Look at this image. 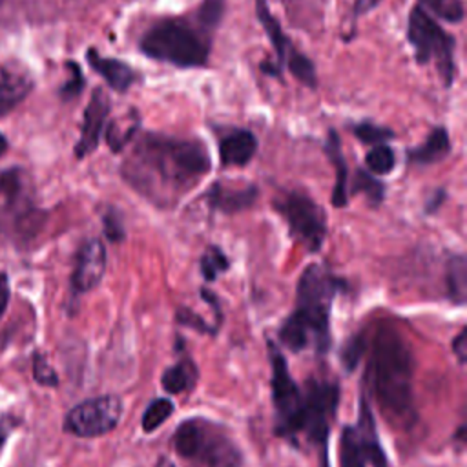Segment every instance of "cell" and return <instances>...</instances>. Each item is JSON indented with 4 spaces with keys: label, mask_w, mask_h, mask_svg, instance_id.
<instances>
[{
    "label": "cell",
    "mask_w": 467,
    "mask_h": 467,
    "mask_svg": "<svg viewBox=\"0 0 467 467\" xmlns=\"http://www.w3.org/2000/svg\"><path fill=\"white\" fill-rule=\"evenodd\" d=\"M155 467H175V463H173L170 458L162 456V458L157 460V465H155Z\"/></svg>",
    "instance_id": "cell-39"
},
{
    "label": "cell",
    "mask_w": 467,
    "mask_h": 467,
    "mask_svg": "<svg viewBox=\"0 0 467 467\" xmlns=\"http://www.w3.org/2000/svg\"><path fill=\"white\" fill-rule=\"evenodd\" d=\"M343 281L325 265H308L296 290V308L279 328V341L292 352L312 348L325 352L330 345V312Z\"/></svg>",
    "instance_id": "cell-3"
},
{
    "label": "cell",
    "mask_w": 467,
    "mask_h": 467,
    "mask_svg": "<svg viewBox=\"0 0 467 467\" xmlns=\"http://www.w3.org/2000/svg\"><path fill=\"white\" fill-rule=\"evenodd\" d=\"M255 13H257V18L265 29V33L268 35V40L275 51V64L277 67H285L286 60L297 51L294 47V44L288 40V36L285 35L281 24L277 22V18L270 13L268 9V4L266 0H255Z\"/></svg>",
    "instance_id": "cell-19"
},
{
    "label": "cell",
    "mask_w": 467,
    "mask_h": 467,
    "mask_svg": "<svg viewBox=\"0 0 467 467\" xmlns=\"http://www.w3.org/2000/svg\"><path fill=\"white\" fill-rule=\"evenodd\" d=\"M418 5L423 11H431L434 16L451 24H458L465 16L462 0H418Z\"/></svg>",
    "instance_id": "cell-26"
},
{
    "label": "cell",
    "mask_w": 467,
    "mask_h": 467,
    "mask_svg": "<svg viewBox=\"0 0 467 467\" xmlns=\"http://www.w3.org/2000/svg\"><path fill=\"white\" fill-rule=\"evenodd\" d=\"M301 390L303 412L299 436H305L308 443L321 447L325 454L330 421L337 410L339 387L330 379H308Z\"/></svg>",
    "instance_id": "cell-9"
},
{
    "label": "cell",
    "mask_w": 467,
    "mask_h": 467,
    "mask_svg": "<svg viewBox=\"0 0 467 467\" xmlns=\"http://www.w3.org/2000/svg\"><path fill=\"white\" fill-rule=\"evenodd\" d=\"M66 67H67V71H69V77H67V80L60 86L58 95H60L62 100H73L75 97H78V95L82 93L86 82H84L82 69H80V66H78L77 62H71V60H69V62L66 64Z\"/></svg>",
    "instance_id": "cell-30"
},
{
    "label": "cell",
    "mask_w": 467,
    "mask_h": 467,
    "mask_svg": "<svg viewBox=\"0 0 467 467\" xmlns=\"http://www.w3.org/2000/svg\"><path fill=\"white\" fill-rule=\"evenodd\" d=\"M387 467V458L379 445L374 416L365 398L359 401L356 425H347L339 438V467Z\"/></svg>",
    "instance_id": "cell-11"
},
{
    "label": "cell",
    "mask_w": 467,
    "mask_h": 467,
    "mask_svg": "<svg viewBox=\"0 0 467 467\" xmlns=\"http://www.w3.org/2000/svg\"><path fill=\"white\" fill-rule=\"evenodd\" d=\"M451 151V140H449V133L445 128H434L425 142H421L418 148H412L407 151V161L412 164H420V166H427V164H434L438 161H441L443 157H447V153Z\"/></svg>",
    "instance_id": "cell-21"
},
{
    "label": "cell",
    "mask_w": 467,
    "mask_h": 467,
    "mask_svg": "<svg viewBox=\"0 0 467 467\" xmlns=\"http://www.w3.org/2000/svg\"><path fill=\"white\" fill-rule=\"evenodd\" d=\"M445 285L449 299L456 305L465 303L467 296V259L462 254L449 257L445 266Z\"/></svg>",
    "instance_id": "cell-24"
},
{
    "label": "cell",
    "mask_w": 467,
    "mask_h": 467,
    "mask_svg": "<svg viewBox=\"0 0 467 467\" xmlns=\"http://www.w3.org/2000/svg\"><path fill=\"white\" fill-rule=\"evenodd\" d=\"M228 266L230 261L219 246H208L201 257V274L206 281H215L219 274L228 270Z\"/></svg>",
    "instance_id": "cell-28"
},
{
    "label": "cell",
    "mask_w": 467,
    "mask_h": 467,
    "mask_svg": "<svg viewBox=\"0 0 467 467\" xmlns=\"http://www.w3.org/2000/svg\"><path fill=\"white\" fill-rule=\"evenodd\" d=\"M257 151V139L250 130H234L219 142V159L223 166H244Z\"/></svg>",
    "instance_id": "cell-17"
},
{
    "label": "cell",
    "mask_w": 467,
    "mask_h": 467,
    "mask_svg": "<svg viewBox=\"0 0 467 467\" xmlns=\"http://www.w3.org/2000/svg\"><path fill=\"white\" fill-rule=\"evenodd\" d=\"M44 212L36 206L29 181L22 168L0 173V237L13 244L29 243L44 224Z\"/></svg>",
    "instance_id": "cell-5"
},
{
    "label": "cell",
    "mask_w": 467,
    "mask_h": 467,
    "mask_svg": "<svg viewBox=\"0 0 467 467\" xmlns=\"http://www.w3.org/2000/svg\"><path fill=\"white\" fill-rule=\"evenodd\" d=\"M139 124H140V119L135 109H130L124 117L111 120L106 126V144L109 146V150L115 153L124 150L133 140L139 130Z\"/></svg>",
    "instance_id": "cell-23"
},
{
    "label": "cell",
    "mask_w": 467,
    "mask_h": 467,
    "mask_svg": "<svg viewBox=\"0 0 467 467\" xmlns=\"http://www.w3.org/2000/svg\"><path fill=\"white\" fill-rule=\"evenodd\" d=\"M452 350H454V354L458 356L460 363H463V361H465V350H467V345H465V330H462V332L454 337V341H452Z\"/></svg>",
    "instance_id": "cell-36"
},
{
    "label": "cell",
    "mask_w": 467,
    "mask_h": 467,
    "mask_svg": "<svg viewBox=\"0 0 467 467\" xmlns=\"http://www.w3.org/2000/svg\"><path fill=\"white\" fill-rule=\"evenodd\" d=\"M7 150V139H5V135L4 133H0V157H2V153Z\"/></svg>",
    "instance_id": "cell-40"
},
{
    "label": "cell",
    "mask_w": 467,
    "mask_h": 467,
    "mask_svg": "<svg viewBox=\"0 0 467 467\" xmlns=\"http://www.w3.org/2000/svg\"><path fill=\"white\" fill-rule=\"evenodd\" d=\"M412 372L410 345L396 327L381 323L372 336L367 379L383 416L392 425H405L416 418Z\"/></svg>",
    "instance_id": "cell-2"
},
{
    "label": "cell",
    "mask_w": 467,
    "mask_h": 467,
    "mask_svg": "<svg viewBox=\"0 0 467 467\" xmlns=\"http://www.w3.org/2000/svg\"><path fill=\"white\" fill-rule=\"evenodd\" d=\"M224 11V0H202L199 9H197V18L199 24L204 29H215L223 18Z\"/></svg>",
    "instance_id": "cell-32"
},
{
    "label": "cell",
    "mask_w": 467,
    "mask_h": 467,
    "mask_svg": "<svg viewBox=\"0 0 467 467\" xmlns=\"http://www.w3.org/2000/svg\"><path fill=\"white\" fill-rule=\"evenodd\" d=\"M350 192L352 193L363 192L370 199L372 204H378L383 199V184L378 179H374L368 171H363V170L356 171V177H354Z\"/></svg>",
    "instance_id": "cell-29"
},
{
    "label": "cell",
    "mask_w": 467,
    "mask_h": 467,
    "mask_svg": "<svg viewBox=\"0 0 467 467\" xmlns=\"http://www.w3.org/2000/svg\"><path fill=\"white\" fill-rule=\"evenodd\" d=\"M139 47L148 58L177 67H202L208 62V44L197 31L177 20L151 26L142 35Z\"/></svg>",
    "instance_id": "cell-6"
},
{
    "label": "cell",
    "mask_w": 467,
    "mask_h": 467,
    "mask_svg": "<svg viewBox=\"0 0 467 467\" xmlns=\"http://www.w3.org/2000/svg\"><path fill=\"white\" fill-rule=\"evenodd\" d=\"M106 272V246L100 239H88L77 252L71 274L73 294H86L93 290Z\"/></svg>",
    "instance_id": "cell-13"
},
{
    "label": "cell",
    "mask_w": 467,
    "mask_h": 467,
    "mask_svg": "<svg viewBox=\"0 0 467 467\" xmlns=\"http://www.w3.org/2000/svg\"><path fill=\"white\" fill-rule=\"evenodd\" d=\"M175 452L192 467H241L243 452L228 429L208 418L182 420L171 438Z\"/></svg>",
    "instance_id": "cell-4"
},
{
    "label": "cell",
    "mask_w": 467,
    "mask_h": 467,
    "mask_svg": "<svg viewBox=\"0 0 467 467\" xmlns=\"http://www.w3.org/2000/svg\"><path fill=\"white\" fill-rule=\"evenodd\" d=\"M443 199H445V193L440 190V192H436L434 195H432V199L427 202V213H434L438 208H440V204L443 202Z\"/></svg>",
    "instance_id": "cell-37"
},
{
    "label": "cell",
    "mask_w": 467,
    "mask_h": 467,
    "mask_svg": "<svg viewBox=\"0 0 467 467\" xmlns=\"http://www.w3.org/2000/svg\"><path fill=\"white\" fill-rule=\"evenodd\" d=\"M407 40L414 47L418 64L436 62L445 86L454 80V38L443 31L420 5L412 7L407 20Z\"/></svg>",
    "instance_id": "cell-7"
},
{
    "label": "cell",
    "mask_w": 467,
    "mask_h": 467,
    "mask_svg": "<svg viewBox=\"0 0 467 467\" xmlns=\"http://www.w3.org/2000/svg\"><path fill=\"white\" fill-rule=\"evenodd\" d=\"M277 213L286 221L290 235L308 252H317L327 237V213L308 195L288 192L274 202Z\"/></svg>",
    "instance_id": "cell-10"
},
{
    "label": "cell",
    "mask_w": 467,
    "mask_h": 467,
    "mask_svg": "<svg viewBox=\"0 0 467 467\" xmlns=\"http://www.w3.org/2000/svg\"><path fill=\"white\" fill-rule=\"evenodd\" d=\"M272 365V403L275 410V431L279 436L296 441L299 436L301 412H303V390L294 381L286 359L275 345H268Z\"/></svg>",
    "instance_id": "cell-8"
},
{
    "label": "cell",
    "mask_w": 467,
    "mask_h": 467,
    "mask_svg": "<svg viewBox=\"0 0 467 467\" xmlns=\"http://www.w3.org/2000/svg\"><path fill=\"white\" fill-rule=\"evenodd\" d=\"M325 151L330 159V162L334 164L336 170V182H334V190H332V206L334 208H343L348 201V190H347V182H348V168H347V161L343 157L341 151V140L339 135L330 130L328 131V139L325 142Z\"/></svg>",
    "instance_id": "cell-20"
},
{
    "label": "cell",
    "mask_w": 467,
    "mask_h": 467,
    "mask_svg": "<svg viewBox=\"0 0 467 467\" xmlns=\"http://www.w3.org/2000/svg\"><path fill=\"white\" fill-rule=\"evenodd\" d=\"M33 89V78L20 67L0 64V117L11 113Z\"/></svg>",
    "instance_id": "cell-16"
},
{
    "label": "cell",
    "mask_w": 467,
    "mask_h": 467,
    "mask_svg": "<svg viewBox=\"0 0 467 467\" xmlns=\"http://www.w3.org/2000/svg\"><path fill=\"white\" fill-rule=\"evenodd\" d=\"M120 171L144 199L170 208L210 171V155L199 140L144 133Z\"/></svg>",
    "instance_id": "cell-1"
},
{
    "label": "cell",
    "mask_w": 467,
    "mask_h": 467,
    "mask_svg": "<svg viewBox=\"0 0 467 467\" xmlns=\"http://www.w3.org/2000/svg\"><path fill=\"white\" fill-rule=\"evenodd\" d=\"M9 297H11V290H9V277L7 274H0V317L4 316L7 305H9Z\"/></svg>",
    "instance_id": "cell-35"
},
{
    "label": "cell",
    "mask_w": 467,
    "mask_h": 467,
    "mask_svg": "<svg viewBox=\"0 0 467 467\" xmlns=\"http://www.w3.org/2000/svg\"><path fill=\"white\" fill-rule=\"evenodd\" d=\"M378 2H379V0H358V2H356V9H354V15L358 16V15H361V13L368 11V9H372V7H374Z\"/></svg>",
    "instance_id": "cell-38"
},
{
    "label": "cell",
    "mask_w": 467,
    "mask_h": 467,
    "mask_svg": "<svg viewBox=\"0 0 467 467\" xmlns=\"http://www.w3.org/2000/svg\"><path fill=\"white\" fill-rule=\"evenodd\" d=\"M0 5H2V0H0Z\"/></svg>",
    "instance_id": "cell-42"
},
{
    "label": "cell",
    "mask_w": 467,
    "mask_h": 467,
    "mask_svg": "<svg viewBox=\"0 0 467 467\" xmlns=\"http://www.w3.org/2000/svg\"><path fill=\"white\" fill-rule=\"evenodd\" d=\"M175 407L171 403V400L168 398H155L148 403L144 414H142V431L144 432H153L157 431L171 414H173Z\"/></svg>",
    "instance_id": "cell-25"
},
{
    "label": "cell",
    "mask_w": 467,
    "mask_h": 467,
    "mask_svg": "<svg viewBox=\"0 0 467 467\" xmlns=\"http://www.w3.org/2000/svg\"><path fill=\"white\" fill-rule=\"evenodd\" d=\"M33 378L36 383L44 385V387H57L58 385V376L55 372V368L47 363L46 356L36 352L33 354Z\"/></svg>",
    "instance_id": "cell-33"
},
{
    "label": "cell",
    "mask_w": 467,
    "mask_h": 467,
    "mask_svg": "<svg viewBox=\"0 0 467 467\" xmlns=\"http://www.w3.org/2000/svg\"><path fill=\"white\" fill-rule=\"evenodd\" d=\"M197 378H199V372L193 359L188 356H182L177 363H173L162 372L161 383L168 394H182L195 387Z\"/></svg>",
    "instance_id": "cell-22"
},
{
    "label": "cell",
    "mask_w": 467,
    "mask_h": 467,
    "mask_svg": "<svg viewBox=\"0 0 467 467\" xmlns=\"http://www.w3.org/2000/svg\"><path fill=\"white\" fill-rule=\"evenodd\" d=\"M102 224H104V235L108 241L111 243H120L126 237L124 232V224L120 221V215L115 210H108L102 217Z\"/></svg>",
    "instance_id": "cell-34"
},
{
    "label": "cell",
    "mask_w": 467,
    "mask_h": 467,
    "mask_svg": "<svg viewBox=\"0 0 467 467\" xmlns=\"http://www.w3.org/2000/svg\"><path fill=\"white\" fill-rule=\"evenodd\" d=\"M257 186L244 184L241 188L226 186L223 182H213L206 192V202L212 210L223 213H235L241 210L250 208L257 199Z\"/></svg>",
    "instance_id": "cell-15"
},
{
    "label": "cell",
    "mask_w": 467,
    "mask_h": 467,
    "mask_svg": "<svg viewBox=\"0 0 467 467\" xmlns=\"http://www.w3.org/2000/svg\"><path fill=\"white\" fill-rule=\"evenodd\" d=\"M396 162V155L390 146L387 144H376L365 157L367 170L376 175H387L392 171Z\"/></svg>",
    "instance_id": "cell-27"
},
{
    "label": "cell",
    "mask_w": 467,
    "mask_h": 467,
    "mask_svg": "<svg viewBox=\"0 0 467 467\" xmlns=\"http://www.w3.org/2000/svg\"><path fill=\"white\" fill-rule=\"evenodd\" d=\"M122 416V400L104 394L77 403L64 418V431L78 438H97L111 432Z\"/></svg>",
    "instance_id": "cell-12"
},
{
    "label": "cell",
    "mask_w": 467,
    "mask_h": 467,
    "mask_svg": "<svg viewBox=\"0 0 467 467\" xmlns=\"http://www.w3.org/2000/svg\"><path fill=\"white\" fill-rule=\"evenodd\" d=\"M354 135L365 144H383L385 140L394 137V131L383 126H376L372 122H359L352 128Z\"/></svg>",
    "instance_id": "cell-31"
},
{
    "label": "cell",
    "mask_w": 467,
    "mask_h": 467,
    "mask_svg": "<svg viewBox=\"0 0 467 467\" xmlns=\"http://www.w3.org/2000/svg\"><path fill=\"white\" fill-rule=\"evenodd\" d=\"M4 440H5V434H4V431H2V427H0V445L4 443Z\"/></svg>",
    "instance_id": "cell-41"
},
{
    "label": "cell",
    "mask_w": 467,
    "mask_h": 467,
    "mask_svg": "<svg viewBox=\"0 0 467 467\" xmlns=\"http://www.w3.org/2000/svg\"><path fill=\"white\" fill-rule=\"evenodd\" d=\"M86 60L91 66V69L95 73H99L113 91L124 93L135 80V73L126 62L117 60V58L102 57L93 47L88 49Z\"/></svg>",
    "instance_id": "cell-18"
},
{
    "label": "cell",
    "mask_w": 467,
    "mask_h": 467,
    "mask_svg": "<svg viewBox=\"0 0 467 467\" xmlns=\"http://www.w3.org/2000/svg\"><path fill=\"white\" fill-rule=\"evenodd\" d=\"M109 115V99L104 93L102 88H95L86 109H84V117H82V126H80V137L75 144V157L77 159H84L88 157L91 151L97 150L99 142H100V135L102 130L106 126Z\"/></svg>",
    "instance_id": "cell-14"
}]
</instances>
